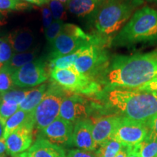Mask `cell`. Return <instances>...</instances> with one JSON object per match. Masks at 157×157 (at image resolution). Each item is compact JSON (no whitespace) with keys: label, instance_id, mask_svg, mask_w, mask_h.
I'll return each instance as SVG.
<instances>
[{"label":"cell","instance_id":"ba28073f","mask_svg":"<svg viewBox=\"0 0 157 157\" xmlns=\"http://www.w3.org/2000/svg\"><path fill=\"white\" fill-rule=\"evenodd\" d=\"M102 44L93 43L84 48L74 63V67L80 74L95 81L109 63V56Z\"/></svg>","mask_w":157,"mask_h":157},{"label":"cell","instance_id":"52a82bcc","mask_svg":"<svg viewBox=\"0 0 157 157\" xmlns=\"http://www.w3.org/2000/svg\"><path fill=\"white\" fill-rule=\"evenodd\" d=\"M67 93L53 81L48 84L42 101L34 111V128L42 130L59 117L60 105Z\"/></svg>","mask_w":157,"mask_h":157},{"label":"cell","instance_id":"e575fe53","mask_svg":"<svg viewBox=\"0 0 157 157\" xmlns=\"http://www.w3.org/2000/svg\"><path fill=\"white\" fill-rule=\"evenodd\" d=\"M140 90H146V91L156 92L157 93V77H156L151 81L148 82V83L145 84L144 85L141 86L140 87L137 88Z\"/></svg>","mask_w":157,"mask_h":157},{"label":"cell","instance_id":"ee69618b","mask_svg":"<svg viewBox=\"0 0 157 157\" xmlns=\"http://www.w3.org/2000/svg\"><path fill=\"white\" fill-rule=\"evenodd\" d=\"M146 1L150 2H155L157 4V0H146Z\"/></svg>","mask_w":157,"mask_h":157},{"label":"cell","instance_id":"8992f818","mask_svg":"<svg viewBox=\"0 0 157 157\" xmlns=\"http://www.w3.org/2000/svg\"><path fill=\"white\" fill-rule=\"evenodd\" d=\"M50 74L52 81L70 93L92 96L98 95L103 90L99 82L80 74L74 66L64 69H52Z\"/></svg>","mask_w":157,"mask_h":157},{"label":"cell","instance_id":"b9f144b4","mask_svg":"<svg viewBox=\"0 0 157 157\" xmlns=\"http://www.w3.org/2000/svg\"><path fill=\"white\" fill-rule=\"evenodd\" d=\"M2 17H3L2 13L0 11V25L2 24V23H4V21H2Z\"/></svg>","mask_w":157,"mask_h":157},{"label":"cell","instance_id":"9c48e42d","mask_svg":"<svg viewBox=\"0 0 157 157\" xmlns=\"http://www.w3.org/2000/svg\"><path fill=\"white\" fill-rule=\"evenodd\" d=\"M50 68L42 59H37L24 65L12 74L15 87L29 88L37 87L48 78Z\"/></svg>","mask_w":157,"mask_h":157},{"label":"cell","instance_id":"1f68e13d","mask_svg":"<svg viewBox=\"0 0 157 157\" xmlns=\"http://www.w3.org/2000/svg\"><path fill=\"white\" fill-rule=\"evenodd\" d=\"M148 135L145 140L147 141H157V113L146 124Z\"/></svg>","mask_w":157,"mask_h":157},{"label":"cell","instance_id":"44dd1931","mask_svg":"<svg viewBox=\"0 0 157 157\" xmlns=\"http://www.w3.org/2000/svg\"><path fill=\"white\" fill-rule=\"evenodd\" d=\"M37 55H38V50L14 53L13 54L8 61L4 65L10 71V73L13 74V72L22 67L24 65L32 62L36 58Z\"/></svg>","mask_w":157,"mask_h":157},{"label":"cell","instance_id":"4dcf8cb0","mask_svg":"<svg viewBox=\"0 0 157 157\" xmlns=\"http://www.w3.org/2000/svg\"><path fill=\"white\" fill-rule=\"evenodd\" d=\"M19 109L17 105H12L7 103H0V117L7 121L12 115H13Z\"/></svg>","mask_w":157,"mask_h":157},{"label":"cell","instance_id":"7dc6e473","mask_svg":"<svg viewBox=\"0 0 157 157\" xmlns=\"http://www.w3.org/2000/svg\"><path fill=\"white\" fill-rule=\"evenodd\" d=\"M0 157H6V156L4 154H0Z\"/></svg>","mask_w":157,"mask_h":157},{"label":"cell","instance_id":"3957f363","mask_svg":"<svg viewBox=\"0 0 157 157\" xmlns=\"http://www.w3.org/2000/svg\"><path fill=\"white\" fill-rule=\"evenodd\" d=\"M157 43V10L143 7L137 10L113 37L111 46L134 48L137 45Z\"/></svg>","mask_w":157,"mask_h":157},{"label":"cell","instance_id":"bcb514c9","mask_svg":"<svg viewBox=\"0 0 157 157\" xmlns=\"http://www.w3.org/2000/svg\"><path fill=\"white\" fill-rule=\"evenodd\" d=\"M4 66V64L0 62V70H1V68H2V66Z\"/></svg>","mask_w":157,"mask_h":157},{"label":"cell","instance_id":"74e56055","mask_svg":"<svg viewBox=\"0 0 157 157\" xmlns=\"http://www.w3.org/2000/svg\"><path fill=\"white\" fill-rule=\"evenodd\" d=\"M127 149H128V151H127V157H138L132 149V147H127Z\"/></svg>","mask_w":157,"mask_h":157},{"label":"cell","instance_id":"4316f807","mask_svg":"<svg viewBox=\"0 0 157 157\" xmlns=\"http://www.w3.org/2000/svg\"><path fill=\"white\" fill-rule=\"evenodd\" d=\"M63 21L60 20H55L50 26L45 30V38L48 42L52 44L56 37L58 36L63 26Z\"/></svg>","mask_w":157,"mask_h":157},{"label":"cell","instance_id":"d4e9b609","mask_svg":"<svg viewBox=\"0 0 157 157\" xmlns=\"http://www.w3.org/2000/svg\"><path fill=\"white\" fill-rule=\"evenodd\" d=\"M138 157H156L157 141H147L144 140L140 144L132 147Z\"/></svg>","mask_w":157,"mask_h":157},{"label":"cell","instance_id":"cb8c5ba5","mask_svg":"<svg viewBox=\"0 0 157 157\" xmlns=\"http://www.w3.org/2000/svg\"><path fill=\"white\" fill-rule=\"evenodd\" d=\"M26 90H11L0 94V103H7L12 105H18L21 103L28 93Z\"/></svg>","mask_w":157,"mask_h":157},{"label":"cell","instance_id":"60d3db41","mask_svg":"<svg viewBox=\"0 0 157 157\" xmlns=\"http://www.w3.org/2000/svg\"><path fill=\"white\" fill-rule=\"evenodd\" d=\"M13 157H29V156L28 153L23 152V153H21V154L15 155V156H14Z\"/></svg>","mask_w":157,"mask_h":157},{"label":"cell","instance_id":"d6986e66","mask_svg":"<svg viewBox=\"0 0 157 157\" xmlns=\"http://www.w3.org/2000/svg\"><path fill=\"white\" fill-rule=\"evenodd\" d=\"M24 125H29L34 127V111L27 112L18 109L6 121L5 140L13 131Z\"/></svg>","mask_w":157,"mask_h":157},{"label":"cell","instance_id":"7bdbcfd3","mask_svg":"<svg viewBox=\"0 0 157 157\" xmlns=\"http://www.w3.org/2000/svg\"><path fill=\"white\" fill-rule=\"evenodd\" d=\"M108 1H109V0H99L100 3H101V5H103V4H105V2H107Z\"/></svg>","mask_w":157,"mask_h":157},{"label":"cell","instance_id":"ffe728a7","mask_svg":"<svg viewBox=\"0 0 157 157\" xmlns=\"http://www.w3.org/2000/svg\"><path fill=\"white\" fill-rule=\"evenodd\" d=\"M48 87V84H42L37 86L34 89L29 90L24 100L19 105V109L27 112L34 111L37 105L42 101Z\"/></svg>","mask_w":157,"mask_h":157},{"label":"cell","instance_id":"836d02e7","mask_svg":"<svg viewBox=\"0 0 157 157\" xmlns=\"http://www.w3.org/2000/svg\"><path fill=\"white\" fill-rule=\"evenodd\" d=\"M42 21H43V25L44 28L46 30L50 26L51 23L53 21V16H52V13L49 7H44L42 10Z\"/></svg>","mask_w":157,"mask_h":157},{"label":"cell","instance_id":"603a6c76","mask_svg":"<svg viewBox=\"0 0 157 157\" xmlns=\"http://www.w3.org/2000/svg\"><path fill=\"white\" fill-rule=\"evenodd\" d=\"M99 146L95 152L98 157H115L123 148L120 143L112 138H109Z\"/></svg>","mask_w":157,"mask_h":157},{"label":"cell","instance_id":"d590c367","mask_svg":"<svg viewBox=\"0 0 157 157\" xmlns=\"http://www.w3.org/2000/svg\"><path fill=\"white\" fill-rule=\"evenodd\" d=\"M5 125L6 121L2 118L0 117V140H5Z\"/></svg>","mask_w":157,"mask_h":157},{"label":"cell","instance_id":"484cf974","mask_svg":"<svg viewBox=\"0 0 157 157\" xmlns=\"http://www.w3.org/2000/svg\"><path fill=\"white\" fill-rule=\"evenodd\" d=\"M15 86L12 79V74L4 65L0 70V94L14 89Z\"/></svg>","mask_w":157,"mask_h":157},{"label":"cell","instance_id":"8d00e7d4","mask_svg":"<svg viewBox=\"0 0 157 157\" xmlns=\"http://www.w3.org/2000/svg\"><path fill=\"white\" fill-rule=\"evenodd\" d=\"M127 151H128L127 147L123 146V148H121V150L118 153V154L115 157H127Z\"/></svg>","mask_w":157,"mask_h":157},{"label":"cell","instance_id":"c3c4849f","mask_svg":"<svg viewBox=\"0 0 157 157\" xmlns=\"http://www.w3.org/2000/svg\"><path fill=\"white\" fill-rule=\"evenodd\" d=\"M44 1L46 2L47 3H48V2H50V0H44Z\"/></svg>","mask_w":157,"mask_h":157},{"label":"cell","instance_id":"f546056e","mask_svg":"<svg viewBox=\"0 0 157 157\" xmlns=\"http://www.w3.org/2000/svg\"><path fill=\"white\" fill-rule=\"evenodd\" d=\"M13 56V50L7 41L0 40V62L5 63Z\"/></svg>","mask_w":157,"mask_h":157},{"label":"cell","instance_id":"d6a6232c","mask_svg":"<svg viewBox=\"0 0 157 157\" xmlns=\"http://www.w3.org/2000/svg\"><path fill=\"white\" fill-rule=\"evenodd\" d=\"M66 157H98L96 153L82 149H72L68 151Z\"/></svg>","mask_w":157,"mask_h":157},{"label":"cell","instance_id":"681fc988","mask_svg":"<svg viewBox=\"0 0 157 157\" xmlns=\"http://www.w3.org/2000/svg\"><path fill=\"white\" fill-rule=\"evenodd\" d=\"M156 157H157V156H156Z\"/></svg>","mask_w":157,"mask_h":157},{"label":"cell","instance_id":"4fadbf2b","mask_svg":"<svg viewBox=\"0 0 157 157\" xmlns=\"http://www.w3.org/2000/svg\"><path fill=\"white\" fill-rule=\"evenodd\" d=\"M34 129V127L24 125L13 131L5 140L7 153L14 156L30 148Z\"/></svg>","mask_w":157,"mask_h":157},{"label":"cell","instance_id":"9a60e30c","mask_svg":"<svg viewBox=\"0 0 157 157\" xmlns=\"http://www.w3.org/2000/svg\"><path fill=\"white\" fill-rule=\"evenodd\" d=\"M121 117L108 116L100 117L93 122V137L96 146H99L102 143L111 137L113 131L120 121Z\"/></svg>","mask_w":157,"mask_h":157},{"label":"cell","instance_id":"2e32d148","mask_svg":"<svg viewBox=\"0 0 157 157\" xmlns=\"http://www.w3.org/2000/svg\"><path fill=\"white\" fill-rule=\"evenodd\" d=\"M34 33L28 28L17 29L12 31L7 38L12 50L17 53L30 51L34 48Z\"/></svg>","mask_w":157,"mask_h":157},{"label":"cell","instance_id":"f35d334b","mask_svg":"<svg viewBox=\"0 0 157 157\" xmlns=\"http://www.w3.org/2000/svg\"><path fill=\"white\" fill-rule=\"evenodd\" d=\"M7 151L5 140H0V154H2Z\"/></svg>","mask_w":157,"mask_h":157},{"label":"cell","instance_id":"f6af8a7d","mask_svg":"<svg viewBox=\"0 0 157 157\" xmlns=\"http://www.w3.org/2000/svg\"><path fill=\"white\" fill-rule=\"evenodd\" d=\"M58 1H60V2H62V3H65V2H67L68 0H58Z\"/></svg>","mask_w":157,"mask_h":157},{"label":"cell","instance_id":"30bf717a","mask_svg":"<svg viewBox=\"0 0 157 157\" xmlns=\"http://www.w3.org/2000/svg\"><path fill=\"white\" fill-rule=\"evenodd\" d=\"M147 135L146 124L121 117L110 138L118 141L123 146L134 147L142 143Z\"/></svg>","mask_w":157,"mask_h":157},{"label":"cell","instance_id":"f1b7e54d","mask_svg":"<svg viewBox=\"0 0 157 157\" xmlns=\"http://www.w3.org/2000/svg\"><path fill=\"white\" fill-rule=\"evenodd\" d=\"M26 7V5H25L24 3L19 2L18 0H0V11L1 12L23 10Z\"/></svg>","mask_w":157,"mask_h":157},{"label":"cell","instance_id":"7c38bea8","mask_svg":"<svg viewBox=\"0 0 157 157\" xmlns=\"http://www.w3.org/2000/svg\"><path fill=\"white\" fill-rule=\"evenodd\" d=\"M74 124L60 117L56 118L41 133L44 138L56 145H73Z\"/></svg>","mask_w":157,"mask_h":157},{"label":"cell","instance_id":"ac0fdd59","mask_svg":"<svg viewBox=\"0 0 157 157\" xmlns=\"http://www.w3.org/2000/svg\"><path fill=\"white\" fill-rule=\"evenodd\" d=\"M67 9L71 14L78 17L96 15L101 7L99 0H68Z\"/></svg>","mask_w":157,"mask_h":157},{"label":"cell","instance_id":"277c9868","mask_svg":"<svg viewBox=\"0 0 157 157\" xmlns=\"http://www.w3.org/2000/svg\"><path fill=\"white\" fill-rule=\"evenodd\" d=\"M141 3V0H109L101 5L95 15L96 36L104 40L120 31L130 19L134 9Z\"/></svg>","mask_w":157,"mask_h":157},{"label":"cell","instance_id":"83f0119b","mask_svg":"<svg viewBox=\"0 0 157 157\" xmlns=\"http://www.w3.org/2000/svg\"><path fill=\"white\" fill-rule=\"evenodd\" d=\"M50 9L55 20H60L63 21L66 17V10L63 4L58 0H50Z\"/></svg>","mask_w":157,"mask_h":157},{"label":"cell","instance_id":"8fae6325","mask_svg":"<svg viewBox=\"0 0 157 157\" xmlns=\"http://www.w3.org/2000/svg\"><path fill=\"white\" fill-rule=\"evenodd\" d=\"M97 107V104L89 101L81 95H68L60 105L59 117L74 124L81 119H87Z\"/></svg>","mask_w":157,"mask_h":157},{"label":"cell","instance_id":"6da1fadb","mask_svg":"<svg viewBox=\"0 0 157 157\" xmlns=\"http://www.w3.org/2000/svg\"><path fill=\"white\" fill-rule=\"evenodd\" d=\"M157 77V50L132 56H116L96 80L114 88L137 89Z\"/></svg>","mask_w":157,"mask_h":157},{"label":"cell","instance_id":"5b68a950","mask_svg":"<svg viewBox=\"0 0 157 157\" xmlns=\"http://www.w3.org/2000/svg\"><path fill=\"white\" fill-rule=\"evenodd\" d=\"M96 35L86 34L80 27L71 23H65L62 30L52 43L50 58L67 56L93 43H103Z\"/></svg>","mask_w":157,"mask_h":157},{"label":"cell","instance_id":"5bb4252c","mask_svg":"<svg viewBox=\"0 0 157 157\" xmlns=\"http://www.w3.org/2000/svg\"><path fill=\"white\" fill-rule=\"evenodd\" d=\"M73 145L82 150L94 151L96 146L93 137V122L89 119L76 121L74 125Z\"/></svg>","mask_w":157,"mask_h":157},{"label":"cell","instance_id":"ab89813d","mask_svg":"<svg viewBox=\"0 0 157 157\" xmlns=\"http://www.w3.org/2000/svg\"><path fill=\"white\" fill-rule=\"evenodd\" d=\"M24 1L32 4H36L37 5H42L47 3L44 0H24Z\"/></svg>","mask_w":157,"mask_h":157},{"label":"cell","instance_id":"7402d4cb","mask_svg":"<svg viewBox=\"0 0 157 157\" xmlns=\"http://www.w3.org/2000/svg\"><path fill=\"white\" fill-rule=\"evenodd\" d=\"M84 48H85V47H84ZM84 48H82L79 50L76 51V52H73V53L67 55V56L51 59L50 60V63H49L50 72V71H52V69H56V68L64 69V68H69L74 66L76 59H77L78 56L81 53L82 50H83Z\"/></svg>","mask_w":157,"mask_h":157},{"label":"cell","instance_id":"e0dca14e","mask_svg":"<svg viewBox=\"0 0 157 157\" xmlns=\"http://www.w3.org/2000/svg\"><path fill=\"white\" fill-rule=\"evenodd\" d=\"M29 157H66L60 146L50 142L44 137H38L29 149Z\"/></svg>","mask_w":157,"mask_h":157},{"label":"cell","instance_id":"7a4b0ae2","mask_svg":"<svg viewBox=\"0 0 157 157\" xmlns=\"http://www.w3.org/2000/svg\"><path fill=\"white\" fill-rule=\"evenodd\" d=\"M105 97L108 107L122 117L147 124L157 113V93L138 89L103 90L98 95Z\"/></svg>","mask_w":157,"mask_h":157}]
</instances>
